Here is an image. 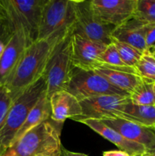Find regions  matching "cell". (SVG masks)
Instances as JSON below:
<instances>
[{"label": "cell", "instance_id": "obj_32", "mask_svg": "<svg viewBox=\"0 0 155 156\" xmlns=\"http://www.w3.org/2000/svg\"><path fill=\"white\" fill-rule=\"evenodd\" d=\"M150 50H151V51H155V44H153V47H152L151 48H150Z\"/></svg>", "mask_w": 155, "mask_h": 156}, {"label": "cell", "instance_id": "obj_7", "mask_svg": "<svg viewBox=\"0 0 155 156\" xmlns=\"http://www.w3.org/2000/svg\"><path fill=\"white\" fill-rule=\"evenodd\" d=\"M67 91L74 95L79 101L100 95H118L130 97L109 83L94 71H85L74 67Z\"/></svg>", "mask_w": 155, "mask_h": 156}, {"label": "cell", "instance_id": "obj_2", "mask_svg": "<svg viewBox=\"0 0 155 156\" xmlns=\"http://www.w3.org/2000/svg\"><path fill=\"white\" fill-rule=\"evenodd\" d=\"M62 123L49 119L12 143L2 156H39L61 153Z\"/></svg>", "mask_w": 155, "mask_h": 156}, {"label": "cell", "instance_id": "obj_36", "mask_svg": "<svg viewBox=\"0 0 155 156\" xmlns=\"http://www.w3.org/2000/svg\"><path fill=\"white\" fill-rule=\"evenodd\" d=\"M153 85H154V89H155V82H154V83H153Z\"/></svg>", "mask_w": 155, "mask_h": 156}, {"label": "cell", "instance_id": "obj_5", "mask_svg": "<svg viewBox=\"0 0 155 156\" xmlns=\"http://www.w3.org/2000/svg\"><path fill=\"white\" fill-rule=\"evenodd\" d=\"M46 1L0 0V5L12 30L24 32L31 44L37 37L41 15Z\"/></svg>", "mask_w": 155, "mask_h": 156}, {"label": "cell", "instance_id": "obj_26", "mask_svg": "<svg viewBox=\"0 0 155 156\" xmlns=\"http://www.w3.org/2000/svg\"><path fill=\"white\" fill-rule=\"evenodd\" d=\"M13 33L14 31L12 30L9 21L2 11V15L0 16V39L9 40Z\"/></svg>", "mask_w": 155, "mask_h": 156}, {"label": "cell", "instance_id": "obj_8", "mask_svg": "<svg viewBox=\"0 0 155 156\" xmlns=\"http://www.w3.org/2000/svg\"><path fill=\"white\" fill-rule=\"evenodd\" d=\"M75 15L73 34L87 39L108 45L112 43V33L115 27L103 24L93 10L91 1L72 0Z\"/></svg>", "mask_w": 155, "mask_h": 156}, {"label": "cell", "instance_id": "obj_29", "mask_svg": "<svg viewBox=\"0 0 155 156\" xmlns=\"http://www.w3.org/2000/svg\"><path fill=\"white\" fill-rule=\"evenodd\" d=\"M61 152H62V155L61 156H88L85 155V154L80 153V152H71V151H69L68 150V149H65L63 146H62Z\"/></svg>", "mask_w": 155, "mask_h": 156}, {"label": "cell", "instance_id": "obj_25", "mask_svg": "<svg viewBox=\"0 0 155 156\" xmlns=\"http://www.w3.org/2000/svg\"><path fill=\"white\" fill-rule=\"evenodd\" d=\"M13 102L9 90L5 85H0V126L4 122Z\"/></svg>", "mask_w": 155, "mask_h": 156}, {"label": "cell", "instance_id": "obj_15", "mask_svg": "<svg viewBox=\"0 0 155 156\" xmlns=\"http://www.w3.org/2000/svg\"><path fill=\"white\" fill-rule=\"evenodd\" d=\"M49 98L51 109L50 119L53 121L63 124L66 119L73 120L81 116L80 101L68 91H56Z\"/></svg>", "mask_w": 155, "mask_h": 156}, {"label": "cell", "instance_id": "obj_12", "mask_svg": "<svg viewBox=\"0 0 155 156\" xmlns=\"http://www.w3.org/2000/svg\"><path fill=\"white\" fill-rule=\"evenodd\" d=\"M29 45L24 32L18 30L12 34L0 58V85H6L9 82Z\"/></svg>", "mask_w": 155, "mask_h": 156}, {"label": "cell", "instance_id": "obj_6", "mask_svg": "<svg viewBox=\"0 0 155 156\" xmlns=\"http://www.w3.org/2000/svg\"><path fill=\"white\" fill-rule=\"evenodd\" d=\"M71 34L56 45L47 64L44 77L49 98L56 91H66L71 80L74 68L71 56Z\"/></svg>", "mask_w": 155, "mask_h": 156}, {"label": "cell", "instance_id": "obj_35", "mask_svg": "<svg viewBox=\"0 0 155 156\" xmlns=\"http://www.w3.org/2000/svg\"><path fill=\"white\" fill-rule=\"evenodd\" d=\"M150 51H151V50H150ZM152 52V53H153V56H155V51H151Z\"/></svg>", "mask_w": 155, "mask_h": 156}, {"label": "cell", "instance_id": "obj_21", "mask_svg": "<svg viewBox=\"0 0 155 156\" xmlns=\"http://www.w3.org/2000/svg\"><path fill=\"white\" fill-rule=\"evenodd\" d=\"M137 73L143 81L155 82V56L150 50L143 52L141 59L135 66Z\"/></svg>", "mask_w": 155, "mask_h": 156}, {"label": "cell", "instance_id": "obj_14", "mask_svg": "<svg viewBox=\"0 0 155 156\" xmlns=\"http://www.w3.org/2000/svg\"><path fill=\"white\" fill-rule=\"evenodd\" d=\"M78 123L86 125L92 130L119 148V150L127 152L130 156H142L148 154L147 149L141 145L129 140L122 135L98 120L86 119L79 120Z\"/></svg>", "mask_w": 155, "mask_h": 156}, {"label": "cell", "instance_id": "obj_19", "mask_svg": "<svg viewBox=\"0 0 155 156\" xmlns=\"http://www.w3.org/2000/svg\"><path fill=\"white\" fill-rule=\"evenodd\" d=\"M116 117L134 122L155 130V106L135 105L130 102L121 111L117 113Z\"/></svg>", "mask_w": 155, "mask_h": 156}, {"label": "cell", "instance_id": "obj_22", "mask_svg": "<svg viewBox=\"0 0 155 156\" xmlns=\"http://www.w3.org/2000/svg\"><path fill=\"white\" fill-rule=\"evenodd\" d=\"M112 43L118 50L123 62L128 66L135 68L136 64L141 59L143 52L129 44L119 41L114 38H112Z\"/></svg>", "mask_w": 155, "mask_h": 156}, {"label": "cell", "instance_id": "obj_34", "mask_svg": "<svg viewBox=\"0 0 155 156\" xmlns=\"http://www.w3.org/2000/svg\"><path fill=\"white\" fill-rule=\"evenodd\" d=\"M2 15V9H1V5H0V16Z\"/></svg>", "mask_w": 155, "mask_h": 156}, {"label": "cell", "instance_id": "obj_11", "mask_svg": "<svg viewBox=\"0 0 155 156\" xmlns=\"http://www.w3.org/2000/svg\"><path fill=\"white\" fill-rule=\"evenodd\" d=\"M106 44L87 39L78 34L71 36V56L73 66L85 71H94L100 66L99 56Z\"/></svg>", "mask_w": 155, "mask_h": 156}, {"label": "cell", "instance_id": "obj_9", "mask_svg": "<svg viewBox=\"0 0 155 156\" xmlns=\"http://www.w3.org/2000/svg\"><path fill=\"white\" fill-rule=\"evenodd\" d=\"M130 102V97L118 95H100L84 99L80 101L81 116L73 119V120L78 122L86 119L100 120L115 118L117 113Z\"/></svg>", "mask_w": 155, "mask_h": 156}, {"label": "cell", "instance_id": "obj_17", "mask_svg": "<svg viewBox=\"0 0 155 156\" xmlns=\"http://www.w3.org/2000/svg\"><path fill=\"white\" fill-rule=\"evenodd\" d=\"M94 71L106 79L115 88L126 91L129 94L137 86L144 82L141 76L137 73H127L119 69L105 67H100Z\"/></svg>", "mask_w": 155, "mask_h": 156}, {"label": "cell", "instance_id": "obj_24", "mask_svg": "<svg viewBox=\"0 0 155 156\" xmlns=\"http://www.w3.org/2000/svg\"><path fill=\"white\" fill-rule=\"evenodd\" d=\"M99 62L100 63V67L106 68L128 66L122 60L118 50L112 43L108 44L103 53L99 56Z\"/></svg>", "mask_w": 155, "mask_h": 156}, {"label": "cell", "instance_id": "obj_3", "mask_svg": "<svg viewBox=\"0 0 155 156\" xmlns=\"http://www.w3.org/2000/svg\"><path fill=\"white\" fill-rule=\"evenodd\" d=\"M46 92V82L43 76L13 102L0 126V156L4 155L9 149L16 133L25 122L29 113Z\"/></svg>", "mask_w": 155, "mask_h": 156}, {"label": "cell", "instance_id": "obj_13", "mask_svg": "<svg viewBox=\"0 0 155 156\" xmlns=\"http://www.w3.org/2000/svg\"><path fill=\"white\" fill-rule=\"evenodd\" d=\"M106 126L119 133L125 138L141 145L148 154L155 155V130L122 118L100 120Z\"/></svg>", "mask_w": 155, "mask_h": 156}, {"label": "cell", "instance_id": "obj_23", "mask_svg": "<svg viewBox=\"0 0 155 156\" xmlns=\"http://www.w3.org/2000/svg\"><path fill=\"white\" fill-rule=\"evenodd\" d=\"M133 18L146 24L155 25V0H137Z\"/></svg>", "mask_w": 155, "mask_h": 156}, {"label": "cell", "instance_id": "obj_31", "mask_svg": "<svg viewBox=\"0 0 155 156\" xmlns=\"http://www.w3.org/2000/svg\"><path fill=\"white\" fill-rule=\"evenodd\" d=\"M62 155V152L61 153H56V154H50V155H43L39 156H61Z\"/></svg>", "mask_w": 155, "mask_h": 156}, {"label": "cell", "instance_id": "obj_33", "mask_svg": "<svg viewBox=\"0 0 155 156\" xmlns=\"http://www.w3.org/2000/svg\"><path fill=\"white\" fill-rule=\"evenodd\" d=\"M142 156H155V155H151V154H145V155H144Z\"/></svg>", "mask_w": 155, "mask_h": 156}, {"label": "cell", "instance_id": "obj_4", "mask_svg": "<svg viewBox=\"0 0 155 156\" xmlns=\"http://www.w3.org/2000/svg\"><path fill=\"white\" fill-rule=\"evenodd\" d=\"M74 24L72 0H47L43 9L36 41L60 42L73 33Z\"/></svg>", "mask_w": 155, "mask_h": 156}, {"label": "cell", "instance_id": "obj_1", "mask_svg": "<svg viewBox=\"0 0 155 156\" xmlns=\"http://www.w3.org/2000/svg\"><path fill=\"white\" fill-rule=\"evenodd\" d=\"M59 43L49 40H39L27 47L13 76L5 85L14 101L30 85L44 76L49 60Z\"/></svg>", "mask_w": 155, "mask_h": 156}, {"label": "cell", "instance_id": "obj_20", "mask_svg": "<svg viewBox=\"0 0 155 156\" xmlns=\"http://www.w3.org/2000/svg\"><path fill=\"white\" fill-rule=\"evenodd\" d=\"M133 105L141 106H155V89L153 82H143L130 94Z\"/></svg>", "mask_w": 155, "mask_h": 156}, {"label": "cell", "instance_id": "obj_18", "mask_svg": "<svg viewBox=\"0 0 155 156\" xmlns=\"http://www.w3.org/2000/svg\"><path fill=\"white\" fill-rule=\"evenodd\" d=\"M50 116L51 109L50 98L47 96V93L46 92L29 113L25 122L16 133L12 144L19 140L29 130L50 119Z\"/></svg>", "mask_w": 155, "mask_h": 156}, {"label": "cell", "instance_id": "obj_30", "mask_svg": "<svg viewBox=\"0 0 155 156\" xmlns=\"http://www.w3.org/2000/svg\"><path fill=\"white\" fill-rule=\"evenodd\" d=\"M9 40H5V39H0V58H1L3 52H4L5 46L7 44L8 41Z\"/></svg>", "mask_w": 155, "mask_h": 156}, {"label": "cell", "instance_id": "obj_10", "mask_svg": "<svg viewBox=\"0 0 155 156\" xmlns=\"http://www.w3.org/2000/svg\"><path fill=\"white\" fill-rule=\"evenodd\" d=\"M91 2L100 21L115 27L133 18L137 5V0H91Z\"/></svg>", "mask_w": 155, "mask_h": 156}, {"label": "cell", "instance_id": "obj_28", "mask_svg": "<svg viewBox=\"0 0 155 156\" xmlns=\"http://www.w3.org/2000/svg\"><path fill=\"white\" fill-rule=\"evenodd\" d=\"M103 156H130L127 152L122 150L105 151L103 152Z\"/></svg>", "mask_w": 155, "mask_h": 156}, {"label": "cell", "instance_id": "obj_27", "mask_svg": "<svg viewBox=\"0 0 155 156\" xmlns=\"http://www.w3.org/2000/svg\"><path fill=\"white\" fill-rule=\"evenodd\" d=\"M145 44L147 50H150L155 44V25L149 24L145 36Z\"/></svg>", "mask_w": 155, "mask_h": 156}, {"label": "cell", "instance_id": "obj_16", "mask_svg": "<svg viewBox=\"0 0 155 156\" xmlns=\"http://www.w3.org/2000/svg\"><path fill=\"white\" fill-rule=\"evenodd\" d=\"M149 24L132 18L125 24L115 27L112 33V38L129 44L141 51L147 50L145 36Z\"/></svg>", "mask_w": 155, "mask_h": 156}]
</instances>
